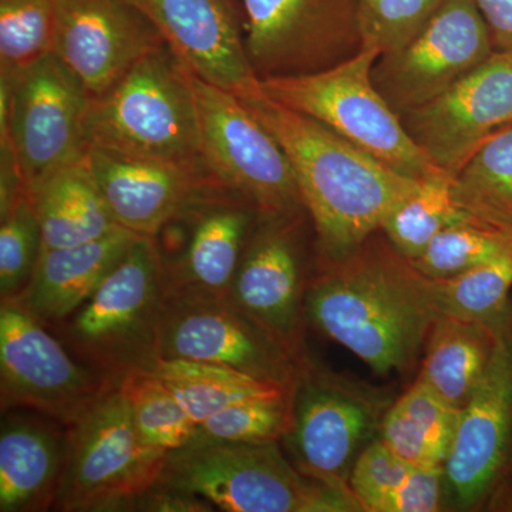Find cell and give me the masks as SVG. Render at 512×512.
<instances>
[{"label":"cell","instance_id":"cell-1","mask_svg":"<svg viewBox=\"0 0 512 512\" xmlns=\"http://www.w3.org/2000/svg\"><path fill=\"white\" fill-rule=\"evenodd\" d=\"M309 325L377 375H407L421 362L441 315L433 279L376 232L335 261L315 259L306 286Z\"/></svg>","mask_w":512,"mask_h":512},{"label":"cell","instance_id":"cell-2","mask_svg":"<svg viewBox=\"0 0 512 512\" xmlns=\"http://www.w3.org/2000/svg\"><path fill=\"white\" fill-rule=\"evenodd\" d=\"M239 99L288 156L319 261H335L365 244L420 187L421 181L397 173L319 121L269 99L259 83Z\"/></svg>","mask_w":512,"mask_h":512},{"label":"cell","instance_id":"cell-3","mask_svg":"<svg viewBox=\"0 0 512 512\" xmlns=\"http://www.w3.org/2000/svg\"><path fill=\"white\" fill-rule=\"evenodd\" d=\"M90 146L163 163L205 167L192 72L167 43L90 99Z\"/></svg>","mask_w":512,"mask_h":512},{"label":"cell","instance_id":"cell-4","mask_svg":"<svg viewBox=\"0 0 512 512\" xmlns=\"http://www.w3.org/2000/svg\"><path fill=\"white\" fill-rule=\"evenodd\" d=\"M165 292L156 239L138 235L92 298L53 326L76 359L119 386L128 375L151 372L161 359Z\"/></svg>","mask_w":512,"mask_h":512},{"label":"cell","instance_id":"cell-5","mask_svg":"<svg viewBox=\"0 0 512 512\" xmlns=\"http://www.w3.org/2000/svg\"><path fill=\"white\" fill-rule=\"evenodd\" d=\"M379 56L376 50L363 47L323 72L258 80L259 89L276 103L319 121L397 173L419 181L450 177L414 143L402 117L376 89L372 69Z\"/></svg>","mask_w":512,"mask_h":512},{"label":"cell","instance_id":"cell-6","mask_svg":"<svg viewBox=\"0 0 512 512\" xmlns=\"http://www.w3.org/2000/svg\"><path fill=\"white\" fill-rule=\"evenodd\" d=\"M161 483L225 512L356 511L332 488L303 476L278 441H191L171 451Z\"/></svg>","mask_w":512,"mask_h":512},{"label":"cell","instance_id":"cell-7","mask_svg":"<svg viewBox=\"0 0 512 512\" xmlns=\"http://www.w3.org/2000/svg\"><path fill=\"white\" fill-rule=\"evenodd\" d=\"M168 451L147 446L119 386L111 387L67 430V454L53 510L131 511L160 483Z\"/></svg>","mask_w":512,"mask_h":512},{"label":"cell","instance_id":"cell-8","mask_svg":"<svg viewBox=\"0 0 512 512\" xmlns=\"http://www.w3.org/2000/svg\"><path fill=\"white\" fill-rule=\"evenodd\" d=\"M386 412L384 400L373 390L306 360L293 386L292 426L284 437L293 466L359 511L350 493V474Z\"/></svg>","mask_w":512,"mask_h":512},{"label":"cell","instance_id":"cell-9","mask_svg":"<svg viewBox=\"0 0 512 512\" xmlns=\"http://www.w3.org/2000/svg\"><path fill=\"white\" fill-rule=\"evenodd\" d=\"M202 160L261 215L305 210L292 165L274 134L234 93L192 73Z\"/></svg>","mask_w":512,"mask_h":512},{"label":"cell","instance_id":"cell-10","mask_svg":"<svg viewBox=\"0 0 512 512\" xmlns=\"http://www.w3.org/2000/svg\"><path fill=\"white\" fill-rule=\"evenodd\" d=\"M90 96L56 55L15 84L0 83V137H8L29 192L89 151Z\"/></svg>","mask_w":512,"mask_h":512},{"label":"cell","instance_id":"cell-11","mask_svg":"<svg viewBox=\"0 0 512 512\" xmlns=\"http://www.w3.org/2000/svg\"><path fill=\"white\" fill-rule=\"evenodd\" d=\"M64 346L19 299L0 305L2 412L30 409L72 427L111 387Z\"/></svg>","mask_w":512,"mask_h":512},{"label":"cell","instance_id":"cell-12","mask_svg":"<svg viewBox=\"0 0 512 512\" xmlns=\"http://www.w3.org/2000/svg\"><path fill=\"white\" fill-rule=\"evenodd\" d=\"M161 359L229 367L292 387L303 363L229 298L195 288H167L160 322Z\"/></svg>","mask_w":512,"mask_h":512},{"label":"cell","instance_id":"cell-13","mask_svg":"<svg viewBox=\"0 0 512 512\" xmlns=\"http://www.w3.org/2000/svg\"><path fill=\"white\" fill-rule=\"evenodd\" d=\"M245 49L258 80L303 76L363 49L359 0H241Z\"/></svg>","mask_w":512,"mask_h":512},{"label":"cell","instance_id":"cell-14","mask_svg":"<svg viewBox=\"0 0 512 512\" xmlns=\"http://www.w3.org/2000/svg\"><path fill=\"white\" fill-rule=\"evenodd\" d=\"M306 210L258 214L229 298L299 362L305 352L306 266L303 225Z\"/></svg>","mask_w":512,"mask_h":512},{"label":"cell","instance_id":"cell-15","mask_svg":"<svg viewBox=\"0 0 512 512\" xmlns=\"http://www.w3.org/2000/svg\"><path fill=\"white\" fill-rule=\"evenodd\" d=\"M495 52L474 0H446L410 42L377 57L372 79L399 116L429 103Z\"/></svg>","mask_w":512,"mask_h":512},{"label":"cell","instance_id":"cell-16","mask_svg":"<svg viewBox=\"0 0 512 512\" xmlns=\"http://www.w3.org/2000/svg\"><path fill=\"white\" fill-rule=\"evenodd\" d=\"M497 330L493 356L461 409L444 466L448 490L467 510L488 504L512 458V305Z\"/></svg>","mask_w":512,"mask_h":512},{"label":"cell","instance_id":"cell-17","mask_svg":"<svg viewBox=\"0 0 512 512\" xmlns=\"http://www.w3.org/2000/svg\"><path fill=\"white\" fill-rule=\"evenodd\" d=\"M400 117L414 143L454 177L488 138L512 126V53L494 52L447 92Z\"/></svg>","mask_w":512,"mask_h":512},{"label":"cell","instance_id":"cell-18","mask_svg":"<svg viewBox=\"0 0 512 512\" xmlns=\"http://www.w3.org/2000/svg\"><path fill=\"white\" fill-rule=\"evenodd\" d=\"M55 53L90 99L165 40L130 0H55Z\"/></svg>","mask_w":512,"mask_h":512},{"label":"cell","instance_id":"cell-19","mask_svg":"<svg viewBox=\"0 0 512 512\" xmlns=\"http://www.w3.org/2000/svg\"><path fill=\"white\" fill-rule=\"evenodd\" d=\"M86 164L119 227L157 237L208 195L228 190L205 167H187L90 146Z\"/></svg>","mask_w":512,"mask_h":512},{"label":"cell","instance_id":"cell-20","mask_svg":"<svg viewBox=\"0 0 512 512\" xmlns=\"http://www.w3.org/2000/svg\"><path fill=\"white\" fill-rule=\"evenodd\" d=\"M195 76L244 97L258 87L241 0H130Z\"/></svg>","mask_w":512,"mask_h":512},{"label":"cell","instance_id":"cell-21","mask_svg":"<svg viewBox=\"0 0 512 512\" xmlns=\"http://www.w3.org/2000/svg\"><path fill=\"white\" fill-rule=\"evenodd\" d=\"M256 218L247 200L221 190L170 222L180 242L160 251L167 288L229 293Z\"/></svg>","mask_w":512,"mask_h":512},{"label":"cell","instance_id":"cell-22","mask_svg":"<svg viewBox=\"0 0 512 512\" xmlns=\"http://www.w3.org/2000/svg\"><path fill=\"white\" fill-rule=\"evenodd\" d=\"M137 237L117 227L84 244L42 248L30 284L19 301L46 326L62 322L92 298Z\"/></svg>","mask_w":512,"mask_h":512},{"label":"cell","instance_id":"cell-23","mask_svg":"<svg viewBox=\"0 0 512 512\" xmlns=\"http://www.w3.org/2000/svg\"><path fill=\"white\" fill-rule=\"evenodd\" d=\"M67 454V433L26 416L3 417L0 429V512L53 508Z\"/></svg>","mask_w":512,"mask_h":512},{"label":"cell","instance_id":"cell-24","mask_svg":"<svg viewBox=\"0 0 512 512\" xmlns=\"http://www.w3.org/2000/svg\"><path fill=\"white\" fill-rule=\"evenodd\" d=\"M43 248L73 247L110 234L119 225L86 164L70 165L29 192Z\"/></svg>","mask_w":512,"mask_h":512},{"label":"cell","instance_id":"cell-25","mask_svg":"<svg viewBox=\"0 0 512 512\" xmlns=\"http://www.w3.org/2000/svg\"><path fill=\"white\" fill-rule=\"evenodd\" d=\"M497 338L494 326L440 315L430 330L417 379L451 406L463 409L483 379Z\"/></svg>","mask_w":512,"mask_h":512},{"label":"cell","instance_id":"cell-26","mask_svg":"<svg viewBox=\"0 0 512 512\" xmlns=\"http://www.w3.org/2000/svg\"><path fill=\"white\" fill-rule=\"evenodd\" d=\"M460 412L416 379L384 413L380 440L413 466L444 468Z\"/></svg>","mask_w":512,"mask_h":512},{"label":"cell","instance_id":"cell-27","mask_svg":"<svg viewBox=\"0 0 512 512\" xmlns=\"http://www.w3.org/2000/svg\"><path fill=\"white\" fill-rule=\"evenodd\" d=\"M150 373L170 387L197 424L242 400L274 396L293 387L264 382L229 367L195 360L160 359Z\"/></svg>","mask_w":512,"mask_h":512},{"label":"cell","instance_id":"cell-28","mask_svg":"<svg viewBox=\"0 0 512 512\" xmlns=\"http://www.w3.org/2000/svg\"><path fill=\"white\" fill-rule=\"evenodd\" d=\"M451 185L468 217L512 231V126L488 138Z\"/></svg>","mask_w":512,"mask_h":512},{"label":"cell","instance_id":"cell-29","mask_svg":"<svg viewBox=\"0 0 512 512\" xmlns=\"http://www.w3.org/2000/svg\"><path fill=\"white\" fill-rule=\"evenodd\" d=\"M441 315L497 328L511 309L512 248L463 274L433 279Z\"/></svg>","mask_w":512,"mask_h":512},{"label":"cell","instance_id":"cell-30","mask_svg":"<svg viewBox=\"0 0 512 512\" xmlns=\"http://www.w3.org/2000/svg\"><path fill=\"white\" fill-rule=\"evenodd\" d=\"M55 0H0V83L22 74L55 53Z\"/></svg>","mask_w":512,"mask_h":512},{"label":"cell","instance_id":"cell-31","mask_svg":"<svg viewBox=\"0 0 512 512\" xmlns=\"http://www.w3.org/2000/svg\"><path fill=\"white\" fill-rule=\"evenodd\" d=\"M451 183V177L421 181L384 222L383 234L409 261L419 258L443 229L468 218L454 200Z\"/></svg>","mask_w":512,"mask_h":512},{"label":"cell","instance_id":"cell-32","mask_svg":"<svg viewBox=\"0 0 512 512\" xmlns=\"http://www.w3.org/2000/svg\"><path fill=\"white\" fill-rule=\"evenodd\" d=\"M119 389L147 446L171 453L197 436L198 424L160 377L150 372L133 373L121 380Z\"/></svg>","mask_w":512,"mask_h":512},{"label":"cell","instance_id":"cell-33","mask_svg":"<svg viewBox=\"0 0 512 512\" xmlns=\"http://www.w3.org/2000/svg\"><path fill=\"white\" fill-rule=\"evenodd\" d=\"M512 248V231L468 217L440 232L412 264L430 279L463 274Z\"/></svg>","mask_w":512,"mask_h":512},{"label":"cell","instance_id":"cell-34","mask_svg":"<svg viewBox=\"0 0 512 512\" xmlns=\"http://www.w3.org/2000/svg\"><path fill=\"white\" fill-rule=\"evenodd\" d=\"M292 419L293 387L274 396L254 397L232 404L198 424L194 440L208 443H279L291 430Z\"/></svg>","mask_w":512,"mask_h":512},{"label":"cell","instance_id":"cell-35","mask_svg":"<svg viewBox=\"0 0 512 512\" xmlns=\"http://www.w3.org/2000/svg\"><path fill=\"white\" fill-rule=\"evenodd\" d=\"M43 248L42 229L29 197L0 217V296L18 299L30 284Z\"/></svg>","mask_w":512,"mask_h":512},{"label":"cell","instance_id":"cell-36","mask_svg":"<svg viewBox=\"0 0 512 512\" xmlns=\"http://www.w3.org/2000/svg\"><path fill=\"white\" fill-rule=\"evenodd\" d=\"M446 0H359L363 47L394 52L420 32Z\"/></svg>","mask_w":512,"mask_h":512},{"label":"cell","instance_id":"cell-37","mask_svg":"<svg viewBox=\"0 0 512 512\" xmlns=\"http://www.w3.org/2000/svg\"><path fill=\"white\" fill-rule=\"evenodd\" d=\"M416 468L383 443L373 440L357 457L349 478L350 493L359 511L377 512L379 505Z\"/></svg>","mask_w":512,"mask_h":512},{"label":"cell","instance_id":"cell-38","mask_svg":"<svg viewBox=\"0 0 512 512\" xmlns=\"http://www.w3.org/2000/svg\"><path fill=\"white\" fill-rule=\"evenodd\" d=\"M444 468L416 467L377 508V512H436L441 510Z\"/></svg>","mask_w":512,"mask_h":512},{"label":"cell","instance_id":"cell-39","mask_svg":"<svg viewBox=\"0 0 512 512\" xmlns=\"http://www.w3.org/2000/svg\"><path fill=\"white\" fill-rule=\"evenodd\" d=\"M490 29L495 52L512 53V0H474Z\"/></svg>","mask_w":512,"mask_h":512},{"label":"cell","instance_id":"cell-40","mask_svg":"<svg viewBox=\"0 0 512 512\" xmlns=\"http://www.w3.org/2000/svg\"><path fill=\"white\" fill-rule=\"evenodd\" d=\"M488 507L490 510L512 511V458L488 501Z\"/></svg>","mask_w":512,"mask_h":512}]
</instances>
